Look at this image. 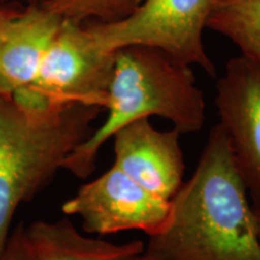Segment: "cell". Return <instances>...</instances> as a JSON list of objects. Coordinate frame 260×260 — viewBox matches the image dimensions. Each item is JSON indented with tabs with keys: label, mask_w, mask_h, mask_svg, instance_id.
Listing matches in <instances>:
<instances>
[{
	"label": "cell",
	"mask_w": 260,
	"mask_h": 260,
	"mask_svg": "<svg viewBox=\"0 0 260 260\" xmlns=\"http://www.w3.org/2000/svg\"><path fill=\"white\" fill-rule=\"evenodd\" d=\"M216 106L253 207L260 209V65L243 56L228 61Z\"/></svg>",
	"instance_id": "52a82bcc"
},
{
	"label": "cell",
	"mask_w": 260,
	"mask_h": 260,
	"mask_svg": "<svg viewBox=\"0 0 260 260\" xmlns=\"http://www.w3.org/2000/svg\"><path fill=\"white\" fill-rule=\"evenodd\" d=\"M63 18L42 4L21 9L0 34V96H12L37 79Z\"/></svg>",
	"instance_id": "9c48e42d"
},
{
	"label": "cell",
	"mask_w": 260,
	"mask_h": 260,
	"mask_svg": "<svg viewBox=\"0 0 260 260\" xmlns=\"http://www.w3.org/2000/svg\"><path fill=\"white\" fill-rule=\"evenodd\" d=\"M180 136L174 128H154L149 118L130 123L112 136L113 164L151 193L172 201L186 170Z\"/></svg>",
	"instance_id": "ba28073f"
},
{
	"label": "cell",
	"mask_w": 260,
	"mask_h": 260,
	"mask_svg": "<svg viewBox=\"0 0 260 260\" xmlns=\"http://www.w3.org/2000/svg\"><path fill=\"white\" fill-rule=\"evenodd\" d=\"M105 110L102 125L65 159L63 169L75 177L90 176L105 142L130 123L157 116L188 134L200 132L206 122L205 96L190 65L147 45L116 50Z\"/></svg>",
	"instance_id": "7a4b0ae2"
},
{
	"label": "cell",
	"mask_w": 260,
	"mask_h": 260,
	"mask_svg": "<svg viewBox=\"0 0 260 260\" xmlns=\"http://www.w3.org/2000/svg\"><path fill=\"white\" fill-rule=\"evenodd\" d=\"M103 107L40 105L0 96V260L19 207L48 186L94 130Z\"/></svg>",
	"instance_id": "3957f363"
},
{
	"label": "cell",
	"mask_w": 260,
	"mask_h": 260,
	"mask_svg": "<svg viewBox=\"0 0 260 260\" xmlns=\"http://www.w3.org/2000/svg\"><path fill=\"white\" fill-rule=\"evenodd\" d=\"M213 3L214 0H144L121 21L88 22L109 50L116 51L128 45L158 47L216 77V67L203 40Z\"/></svg>",
	"instance_id": "5b68a950"
},
{
	"label": "cell",
	"mask_w": 260,
	"mask_h": 260,
	"mask_svg": "<svg viewBox=\"0 0 260 260\" xmlns=\"http://www.w3.org/2000/svg\"><path fill=\"white\" fill-rule=\"evenodd\" d=\"M115 56L116 51L104 46L89 22L63 19L37 79L24 89L51 106L83 104L105 110Z\"/></svg>",
	"instance_id": "277c9868"
},
{
	"label": "cell",
	"mask_w": 260,
	"mask_h": 260,
	"mask_svg": "<svg viewBox=\"0 0 260 260\" xmlns=\"http://www.w3.org/2000/svg\"><path fill=\"white\" fill-rule=\"evenodd\" d=\"M2 260H27L23 245V224H19L12 230Z\"/></svg>",
	"instance_id": "4fadbf2b"
},
{
	"label": "cell",
	"mask_w": 260,
	"mask_h": 260,
	"mask_svg": "<svg viewBox=\"0 0 260 260\" xmlns=\"http://www.w3.org/2000/svg\"><path fill=\"white\" fill-rule=\"evenodd\" d=\"M171 210L167 201L115 164L79 188L64 204L67 216H77L87 234L105 236L140 230L153 236L164 228Z\"/></svg>",
	"instance_id": "8992f818"
},
{
	"label": "cell",
	"mask_w": 260,
	"mask_h": 260,
	"mask_svg": "<svg viewBox=\"0 0 260 260\" xmlns=\"http://www.w3.org/2000/svg\"><path fill=\"white\" fill-rule=\"evenodd\" d=\"M19 8L16 5H0V34L6 23L19 11Z\"/></svg>",
	"instance_id": "5bb4252c"
},
{
	"label": "cell",
	"mask_w": 260,
	"mask_h": 260,
	"mask_svg": "<svg viewBox=\"0 0 260 260\" xmlns=\"http://www.w3.org/2000/svg\"><path fill=\"white\" fill-rule=\"evenodd\" d=\"M207 28L234 42L260 65V0H214Z\"/></svg>",
	"instance_id": "8fae6325"
},
{
	"label": "cell",
	"mask_w": 260,
	"mask_h": 260,
	"mask_svg": "<svg viewBox=\"0 0 260 260\" xmlns=\"http://www.w3.org/2000/svg\"><path fill=\"white\" fill-rule=\"evenodd\" d=\"M255 222H256V230H258V236L260 240V209H254Z\"/></svg>",
	"instance_id": "2e32d148"
},
{
	"label": "cell",
	"mask_w": 260,
	"mask_h": 260,
	"mask_svg": "<svg viewBox=\"0 0 260 260\" xmlns=\"http://www.w3.org/2000/svg\"><path fill=\"white\" fill-rule=\"evenodd\" d=\"M144 0H46L41 3L63 19L116 22L128 17Z\"/></svg>",
	"instance_id": "7c38bea8"
},
{
	"label": "cell",
	"mask_w": 260,
	"mask_h": 260,
	"mask_svg": "<svg viewBox=\"0 0 260 260\" xmlns=\"http://www.w3.org/2000/svg\"><path fill=\"white\" fill-rule=\"evenodd\" d=\"M133 260H157V259L151 258V256L146 255L145 253H142V254H140V255H138V256H135V258L133 259Z\"/></svg>",
	"instance_id": "e0dca14e"
},
{
	"label": "cell",
	"mask_w": 260,
	"mask_h": 260,
	"mask_svg": "<svg viewBox=\"0 0 260 260\" xmlns=\"http://www.w3.org/2000/svg\"><path fill=\"white\" fill-rule=\"evenodd\" d=\"M144 253L157 260H260L254 207L219 124Z\"/></svg>",
	"instance_id": "6da1fadb"
},
{
	"label": "cell",
	"mask_w": 260,
	"mask_h": 260,
	"mask_svg": "<svg viewBox=\"0 0 260 260\" xmlns=\"http://www.w3.org/2000/svg\"><path fill=\"white\" fill-rule=\"evenodd\" d=\"M27 260H133L145 252L140 240L112 243L84 235L69 218L23 224Z\"/></svg>",
	"instance_id": "30bf717a"
},
{
	"label": "cell",
	"mask_w": 260,
	"mask_h": 260,
	"mask_svg": "<svg viewBox=\"0 0 260 260\" xmlns=\"http://www.w3.org/2000/svg\"><path fill=\"white\" fill-rule=\"evenodd\" d=\"M46 2V0H0V5H15L19 3V4H41V3Z\"/></svg>",
	"instance_id": "9a60e30c"
}]
</instances>
